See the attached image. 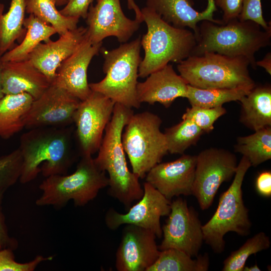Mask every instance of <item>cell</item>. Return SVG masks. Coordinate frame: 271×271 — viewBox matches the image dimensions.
<instances>
[{"label": "cell", "mask_w": 271, "mask_h": 271, "mask_svg": "<svg viewBox=\"0 0 271 271\" xmlns=\"http://www.w3.org/2000/svg\"><path fill=\"white\" fill-rule=\"evenodd\" d=\"M256 66L264 69L266 72L271 75V53H267L262 60L256 61Z\"/></svg>", "instance_id": "obj_41"}, {"label": "cell", "mask_w": 271, "mask_h": 271, "mask_svg": "<svg viewBox=\"0 0 271 271\" xmlns=\"http://www.w3.org/2000/svg\"><path fill=\"white\" fill-rule=\"evenodd\" d=\"M162 119L150 111L133 114L125 125L121 142L132 172L145 178L168 153L165 135L160 127Z\"/></svg>", "instance_id": "obj_9"}, {"label": "cell", "mask_w": 271, "mask_h": 271, "mask_svg": "<svg viewBox=\"0 0 271 271\" xmlns=\"http://www.w3.org/2000/svg\"><path fill=\"white\" fill-rule=\"evenodd\" d=\"M156 236L151 231L126 224L115 254L118 271H146L156 260L160 252Z\"/></svg>", "instance_id": "obj_16"}, {"label": "cell", "mask_w": 271, "mask_h": 271, "mask_svg": "<svg viewBox=\"0 0 271 271\" xmlns=\"http://www.w3.org/2000/svg\"><path fill=\"white\" fill-rule=\"evenodd\" d=\"M86 34L87 28L81 26L60 36L56 41L41 43L30 54L28 59L52 84L61 63L77 50Z\"/></svg>", "instance_id": "obj_20"}, {"label": "cell", "mask_w": 271, "mask_h": 271, "mask_svg": "<svg viewBox=\"0 0 271 271\" xmlns=\"http://www.w3.org/2000/svg\"><path fill=\"white\" fill-rule=\"evenodd\" d=\"M22 157L19 148L0 157V193H5L19 180Z\"/></svg>", "instance_id": "obj_33"}, {"label": "cell", "mask_w": 271, "mask_h": 271, "mask_svg": "<svg viewBox=\"0 0 271 271\" xmlns=\"http://www.w3.org/2000/svg\"><path fill=\"white\" fill-rule=\"evenodd\" d=\"M250 167L248 159L242 156L238 163L231 184L220 196L215 212L202 225L204 241L216 253H221L224 250V237L228 232H234L241 236L250 233L251 223L249 210L243 200L242 185Z\"/></svg>", "instance_id": "obj_8"}, {"label": "cell", "mask_w": 271, "mask_h": 271, "mask_svg": "<svg viewBox=\"0 0 271 271\" xmlns=\"http://www.w3.org/2000/svg\"><path fill=\"white\" fill-rule=\"evenodd\" d=\"M234 151L246 157L254 167L271 159V126L254 131L251 134L238 137Z\"/></svg>", "instance_id": "obj_28"}, {"label": "cell", "mask_w": 271, "mask_h": 271, "mask_svg": "<svg viewBox=\"0 0 271 271\" xmlns=\"http://www.w3.org/2000/svg\"><path fill=\"white\" fill-rule=\"evenodd\" d=\"M54 3H55V5L58 7H61L65 6L68 0H52Z\"/></svg>", "instance_id": "obj_45"}, {"label": "cell", "mask_w": 271, "mask_h": 271, "mask_svg": "<svg viewBox=\"0 0 271 271\" xmlns=\"http://www.w3.org/2000/svg\"><path fill=\"white\" fill-rule=\"evenodd\" d=\"M26 12L52 26L60 36L77 28L79 21L62 15L52 0H26Z\"/></svg>", "instance_id": "obj_30"}, {"label": "cell", "mask_w": 271, "mask_h": 271, "mask_svg": "<svg viewBox=\"0 0 271 271\" xmlns=\"http://www.w3.org/2000/svg\"><path fill=\"white\" fill-rule=\"evenodd\" d=\"M108 186L106 172L98 168L92 156H81L72 174L46 178L39 186L43 193L36 204L41 206L51 205L60 209L72 200L75 206H83Z\"/></svg>", "instance_id": "obj_7"}, {"label": "cell", "mask_w": 271, "mask_h": 271, "mask_svg": "<svg viewBox=\"0 0 271 271\" xmlns=\"http://www.w3.org/2000/svg\"><path fill=\"white\" fill-rule=\"evenodd\" d=\"M257 193L264 197H271V172L263 171L257 175L255 182Z\"/></svg>", "instance_id": "obj_40"}, {"label": "cell", "mask_w": 271, "mask_h": 271, "mask_svg": "<svg viewBox=\"0 0 271 271\" xmlns=\"http://www.w3.org/2000/svg\"><path fill=\"white\" fill-rule=\"evenodd\" d=\"M270 245L269 237L263 232H259L251 238L238 249L232 251L224 260L223 271H243L245 263L252 254L268 249Z\"/></svg>", "instance_id": "obj_32"}, {"label": "cell", "mask_w": 271, "mask_h": 271, "mask_svg": "<svg viewBox=\"0 0 271 271\" xmlns=\"http://www.w3.org/2000/svg\"><path fill=\"white\" fill-rule=\"evenodd\" d=\"M240 122L254 131L271 126V86H255L239 101Z\"/></svg>", "instance_id": "obj_23"}, {"label": "cell", "mask_w": 271, "mask_h": 271, "mask_svg": "<svg viewBox=\"0 0 271 271\" xmlns=\"http://www.w3.org/2000/svg\"><path fill=\"white\" fill-rule=\"evenodd\" d=\"M3 62L2 60V55H0V99L5 95L3 90L2 84V68Z\"/></svg>", "instance_id": "obj_43"}, {"label": "cell", "mask_w": 271, "mask_h": 271, "mask_svg": "<svg viewBox=\"0 0 271 271\" xmlns=\"http://www.w3.org/2000/svg\"><path fill=\"white\" fill-rule=\"evenodd\" d=\"M33 98L26 93L6 94L0 99V138L8 139L19 132Z\"/></svg>", "instance_id": "obj_24"}, {"label": "cell", "mask_w": 271, "mask_h": 271, "mask_svg": "<svg viewBox=\"0 0 271 271\" xmlns=\"http://www.w3.org/2000/svg\"><path fill=\"white\" fill-rule=\"evenodd\" d=\"M14 250L6 248L0 249V271H33L42 261L53 259V256L37 255L32 260L20 263L16 261Z\"/></svg>", "instance_id": "obj_35"}, {"label": "cell", "mask_w": 271, "mask_h": 271, "mask_svg": "<svg viewBox=\"0 0 271 271\" xmlns=\"http://www.w3.org/2000/svg\"><path fill=\"white\" fill-rule=\"evenodd\" d=\"M200 22L196 45L190 56L214 52L231 57H243L255 68V53L270 45L271 30H264L250 20L241 21L238 18L224 24L208 20Z\"/></svg>", "instance_id": "obj_3"}, {"label": "cell", "mask_w": 271, "mask_h": 271, "mask_svg": "<svg viewBox=\"0 0 271 271\" xmlns=\"http://www.w3.org/2000/svg\"><path fill=\"white\" fill-rule=\"evenodd\" d=\"M143 190L142 197L125 213L113 208L107 210L105 223L109 229L114 230L122 225L131 224L151 231L158 238L162 236L160 219L169 214L171 201L147 182Z\"/></svg>", "instance_id": "obj_13"}, {"label": "cell", "mask_w": 271, "mask_h": 271, "mask_svg": "<svg viewBox=\"0 0 271 271\" xmlns=\"http://www.w3.org/2000/svg\"><path fill=\"white\" fill-rule=\"evenodd\" d=\"M207 1L206 8L202 12L194 9L191 0H146V7L174 27L191 29L196 39L198 32L197 24L201 21L208 20L223 24L222 21L213 18L214 12L217 10L213 0Z\"/></svg>", "instance_id": "obj_21"}, {"label": "cell", "mask_w": 271, "mask_h": 271, "mask_svg": "<svg viewBox=\"0 0 271 271\" xmlns=\"http://www.w3.org/2000/svg\"><path fill=\"white\" fill-rule=\"evenodd\" d=\"M253 87L202 89L188 84L186 98L191 106L214 108L234 101H239Z\"/></svg>", "instance_id": "obj_29"}, {"label": "cell", "mask_w": 271, "mask_h": 271, "mask_svg": "<svg viewBox=\"0 0 271 271\" xmlns=\"http://www.w3.org/2000/svg\"><path fill=\"white\" fill-rule=\"evenodd\" d=\"M209 266V257L207 253L193 259L182 250L168 248L160 250L156 260L146 271H206Z\"/></svg>", "instance_id": "obj_27"}, {"label": "cell", "mask_w": 271, "mask_h": 271, "mask_svg": "<svg viewBox=\"0 0 271 271\" xmlns=\"http://www.w3.org/2000/svg\"><path fill=\"white\" fill-rule=\"evenodd\" d=\"M249 60L214 52L191 55L179 62L177 69L188 84L202 89L254 87Z\"/></svg>", "instance_id": "obj_6"}, {"label": "cell", "mask_w": 271, "mask_h": 271, "mask_svg": "<svg viewBox=\"0 0 271 271\" xmlns=\"http://www.w3.org/2000/svg\"><path fill=\"white\" fill-rule=\"evenodd\" d=\"M196 155L182 154L175 161L160 163L146 176V181L171 201L174 197L192 195Z\"/></svg>", "instance_id": "obj_17"}, {"label": "cell", "mask_w": 271, "mask_h": 271, "mask_svg": "<svg viewBox=\"0 0 271 271\" xmlns=\"http://www.w3.org/2000/svg\"><path fill=\"white\" fill-rule=\"evenodd\" d=\"M163 239L160 250L175 248L194 257L198 255L204 241L202 225L197 212L178 197L171 202V211L162 227Z\"/></svg>", "instance_id": "obj_12"}, {"label": "cell", "mask_w": 271, "mask_h": 271, "mask_svg": "<svg viewBox=\"0 0 271 271\" xmlns=\"http://www.w3.org/2000/svg\"><path fill=\"white\" fill-rule=\"evenodd\" d=\"M127 7L129 10H132L135 13V19L142 23L143 22L141 10L136 4L134 0H127Z\"/></svg>", "instance_id": "obj_42"}, {"label": "cell", "mask_w": 271, "mask_h": 271, "mask_svg": "<svg viewBox=\"0 0 271 271\" xmlns=\"http://www.w3.org/2000/svg\"><path fill=\"white\" fill-rule=\"evenodd\" d=\"M261 269L259 268L257 264L256 263L253 266L248 267L245 266L243 268V271H260Z\"/></svg>", "instance_id": "obj_44"}, {"label": "cell", "mask_w": 271, "mask_h": 271, "mask_svg": "<svg viewBox=\"0 0 271 271\" xmlns=\"http://www.w3.org/2000/svg\"><path fill=\"white\" fill-rule=\"evenodd\" d=\"M216 6L223 12L222 22L226 24L238 19L241 12L243 0H213Z\"/></svg>", "instance_id": "obj_37"}, {"label": "cell", "mask_w": 271, "mask_h": 271, "mask_svg": "<svg viewBox=\"0 0 271 271\" xmlns=\"http://www.w3.org/2000/svg\"><path fill=\"white\" fill-rule=\"evenodd\" d=\"M226 113L223 106L214 108L191 106L186 109L182 118L191 120L204 132L208 133L214 129L215 122Z\"/></svg>", "instance_id": "obj_34"}, {"label": "cell", "mask_w": 271, "mask_h": 271, "mask_svg": "<svg viewBox=\"0 0 271 271\" xmlns=\"http://www.w3.org/2000/svg\"><path fill=\"white\" fill-rule=\"evenodd\" d=\"M4 193H0V249L9 248L13 250L18 247V240L9 235L5 222V217L2 211V202Z\"/></svg>", "instance_id": "obj_39"}, {"label": "cell", "mask_w": 271, "mask_h": 271, "mask_svg": "<svg viewBox=\"0 0 271 271\" xmlns=\"http://www.w3.org/2000/svg\"><path fill=\"white\" fill-rule=\"evenodd\" d=\"M115 103L95 91H92L86 99L80 101L74 115L73 123L81 157L92 156L98 151Z\"/></svg>", "instance_id": "obj_11"}, {"label": "cell", "mask_w": 271, "mask_h": 271, "mask_svg": "<svg viewBox=\"0 0 271 271\" xmlns=\"http://www.w3.org/2000/svg\"><path fill=\"white\" fill-rule=\"evenodd\" d=\"M182 119L178 123L166 128L164 132L168 152L172 154H183L187 149L195 145L204 133L191 120Z\"/></svg>", "instance_id": "obj_31"}, {"label": "cell", "mask_w": 271, "mask_h": 271, "mask_svg": "<svg viewBox=\"0 0 271 271\" xmlns=\"http://www.w3.org/2000/svg\"><path fill=\"white\" fill-rule=\"evenodd\" d=\"M102 45V42L92 43L86 34L77 50L61 63L53 83L80 101L86 99L92 91L87 80L88 68L92 58L100 51Z\"/></svg>", "instance_id": "obj_18"}, {"label": "cell", "mask_w": 271, "mask_h": 271, "mask_svg": "<svg viewBox=\"0 0 271 271\" xmlns=\"http://www.w3.org/2000/svg\"><path fill=\"white\" fill-rule=\"evenodd\" d=\"M80 100L54 83L34 99L24 118L25 128L65 127L73 123Z\"/></svg>", "instance_id": "obj_14"}, {"label": "cell", "mask_w": 271, "mask_h": 271, "mask_svg": "<svg viewBox=\"0 0 271 271\" xmlns=\"http://www.w3.org/2000/svg\"><path fill=\"white\" fill-rule=\"evenodd\" d=\"M188 87L185 79L168 64L150 74L144 82H138L137 98L140 103L158 102L169 108L177 98H186Z\"/></svg>", "instance_id": "obj_19"}, {"label": "cell", "mask_w": 271, "mask_h": 271, "mask_svg": "<svg viewBox=\"0 0 271 271\" xmlns=\"http://www.w3.org/2000/svg\"><path fill=\"white\" fill-rule=\"evenodd\" d=\"M237 165L235 155L224 149L209 148L196 155L192 195L202 210L210 207L222 184L234 177Z\"/></svg>", "instance_id": "obj_10"}, {"label": "cell", "mask_w": 271, "mask_h": 271, "mask_svg": "<svg viewBox=\"0 0 271 271\" xmlns=\"http://www.w3.org/2000/svg\"><path fill=\"white\" fill-rule=\"evenodd\" d=\"M141 12L147 32L141 39L145 56L138 75L145 78L170 62L179 63L190 56L197 41L193 32L173 26L147 7Z\"/></svg>", "instance_id": "obj_4"}, {"label": "cell", "mask_w": 271, "mask_h": 271, "mask_svg": "<svg viewBox=\"0 0 271 271\" xmlns=\"http://www.w3.org/2000/svg\"><path fill=\"white\" fill-rule=\"evenodd\" d=\"M94 0H68L67 4L59 11L66 17L86 19L89 8Z\"/></svg>", "instance_id": "obj_38"}, {"label": "cell", "mask_w": 271, "mask_h": 271, "mask_svg": "<svg viewBox=\"0 0 271 271\" xmlns=\"http://www.w3.org/2000/svg\"><path fill=\"white\" fill-rule=\"evenodd\" d=\"M26 34L20 44L2 55L3 62L20 61L28 59L34 49L42 42H47L57 33L51 25L33 15L25 18Z\"/></svg>", "instance_id": "obj_25"}, {"label": "cell", "mask_w": 271, "mask_h": 271, "mask_svg": "<svg viewBox=\"0 0 271 271\" xmlns=\"http://www.w3.org/2000/svg\"><path fill=\"white\" fill-rule=\"evenodd\" d=\"M238 19L241 21H253L264 30H271L270 23H267L263 18L261 0H243L242 10Z\"/></svg>", "instance_id": "obj_36"}, {"label": "cell", "mask_w": 271, "mask_h": 271, "mask_svg": "<svg viewBox=\"0 0 271 271\" xmlns=\"http://www.w3.org/2000/svg\"><path fill=\"white\" fill-rule=\"evenodd\" d=\"M86 19L87 37L94 44L110 36L116 37L121 43H126L141 23L126 17L120 0H97L94 6H90Z\"/></svg>", "instance_id": "obj_15"}, {"label": "cell", "mask_w": 271, "mask_h": 271, "mask_svg": "<svg viewBox=\"0 0 271 271\" xmlns=\"http://www.w3.org/2000/svg\"><path fill=\"white\" fill-rule=\"evenodd\" d=\"M26 0H11L8 11L4 14V5L0 3V55H3L21 42L26 30L24 27Z\"/></svg>", "instance_id": "obj_26"}, {"label": "cell", "mask_w": 271, "mask_h": 271, "mask_svg": "<svg viewBox=\"0 0 271 271\" xmlns=\"http://www.w3.org/2000/svg\"><path fill=\"white\" fill-rule=\"evenodd\" d=\"M140 37L107 50L101 48L104 58L103 71L105 76L101 81L89 83L92 91L99 92L115 103L127 107L139 108L137 86L138 70L142 61Z\"/></svg>", "instance_id": "obj_5"}, {"label": "cell", "mask_w": 271, "mask_h": 271, "mask_svg": "<svg viewBox=\"0 0 271 271\" xmlns=\"http://www.w3.org/2000/svg\"><path fill=\"white\" fill-rule=\"evenodd\" d=\"M72 130L68 126L29 129L20 137L22 157L20 182H30L40 173L46 178L66 175L75 160Z\"/></svg>", "instance_id": "obj_1"}, {"label": "cell", "mask_w": 271, "mask_h": 271, "mask_svg": "<svg viewBox=\"0 0 271 271\" xmlns=\"http://www.w3.org/2000/svg\"><path fill=\"white\" fill-rule=\"evenodd\" d=\"M3 90L5 95L26 93L39 98L51 83L29 59L3 62Z\"/></svg>", "instance_id": "obj_22"}, {"label": "cell", "mask_w": 271, "mask_h": 271, "mask_svg": "<svg viewBox=\"0 0 271 271\" xmlns=\"http://www.w3.org/2000/svg\"><path fill=\"white\" fill-rule=\"evenodd\" d=\"M133 113L131 108L115 103L98 155L94 159L98 168L108 174V194L123 204L126 210L144 194L140 178L127 167L121 142L124 127Z\"/></svg>", "instance_id": "obj_2"}]
</instances>
